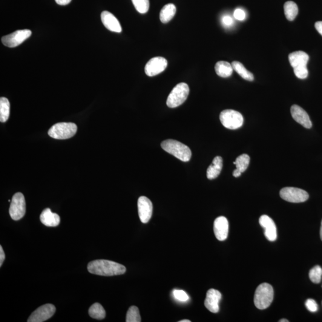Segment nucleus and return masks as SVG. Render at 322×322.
Wrapping results in <instances>:
<instances>
[{"label": "nucleus", "mask_w": 322, "mask_h": 322, "mask_svg": "<svg viewBox=\"0 0 322 322\" xmlns=\"http://www.w3.org/2000/svg\"><path fill=\"white\" fill-rule=\"evenodd\" d=\"M87 269L91 274L103 277L121 275L124 274L126 272L124 266L114 261L106 260L91 261L88 264Z\"/></svg>", "instance_id": "1"}, {"label": "nucleus", "mask_w": 322, "mask_h": 322, "mask_svg": "<svg viewBox=\"0 0 322 322\" xmlns=\"http://www.w3.org/2000/svg\"><path fill=\"white\" fill-rule=\"evenodd\" d=\"M161 147L165 152L173 155L183 162H188L191 160L192 157L191 149L188 146L177 140L169 139L163 141L161 143Z\"/></svg>", "instance_id": "2"}, {"label": "nucleus", "mask_w": 322, "mask_h": 322, "mask_svg": "<svg viewBox=\"0 0 322 322\" xmlns=\"http://www.w3.org/2000/svg\"><path fill=\"white\" fill-rule=\"evenodd\" d=\"M274 291L270 284L263 283L258 286L254 295V304L256 307L260 310L268 308L272 304Z\"/></svg>", "instance_id": "3"}, {"label": "nucleus", "mask_w": 322, "mask_h": 322, "mask_svg": "<svg viewBox=\"0 0 322 322\" xmlns=\"http://www.w3.org/2000/svg\"><path fill=\"white\" fill-rule=\"evenodd\" d=\"M77 131V126L73 122H59L48 130V134L53 139L64 140L73 137Z\"/></svg>", "instance_id": "4"}, {"label": "nucleus", "mask_w": 322, "mask_h": 322, "mask_svg": "<svg viewBox=\"0 0 322 322\" xmlns=\"http://www.w3.org/2000/svg\"><path fill=\"white\" fill-rule=\"evenodd\" d=\"M189 87L185 82L178 84L172 89L166 100V105L170 108H175L182 105L188 98L189 94Z\"/></svg>", "instance_id": "5"}, {"label": "nucleus", "mask_w": 322, "mask_h": 322, "mask_svg": "<svg viewBox=\"0 0 322 322\" xmlns=\"http://www.w3.org/2000/svg\"><path fill=\"white\" fill-rule=\"evenodd\" d=\"M220 120L224 127L230 130H237L242 126L243 118L240 112L227 109L221 112Z\"/></svg>", "instance_id": "6"}, {"label": "nucleus", "mask_w": 322, "mask_h": 322, "mask_svg": "<svg viewBox=\"0 0 322 322\" xmlns=\"http://www.w3.org/2000/svg\"><path fill=\"white\" fill-rule=\"evenodd\" d=\"M26 212V202L22 193H16L11 201L9 208L10 217L13 220H19L24 217Z\"/></svg>", "instance_id": "7"}, {"label": "nucleus", "mask_w": 322, "mask_h": 322, "mask_svg": "<svg viewBox=\"0 0 322 322\" xmlns=\"http://www.w3.org/2000/svg\"><path fill=\"white\" fill-rule=\"evenodd\" d=\"M280 196L284 201L292 203L304 202L309 198V194L306 191L292 187L281 189Z\"/></svg>", "instance_id": "8"}, {"label": "nucleus", "mask_w": 322, "mask_h": 322, "mask_svg": "<svg viewBox=\"0 0 322 322\" xmlns=\"http://www.w3.org/2000/svg\"><path fill=\"white\" fill-rule=\"evenodd\" d=\"M32 32L29 30H18L9 35L2 37L1 41L6 47L10 48L16 47L21 44L26 40L30 38Z\"/></svg>", "instance_id": "9"}, {"label": "nucleus", "mask_w": 322, "mask_h": 322, "mask_svg": "<svg viewBox=\"0 0 322 322\" xmlns=\"http://www.w3.org/2000/svg\"><path fill=\"white\" fill-rule=\"evenodd\" d=\"M56 312V307L53 304H47L39 307L30 316L28 322H42L47 321Z\"/></svg>", "instance_id": "10"}, {"label": "nucleus", "mask_w": 322, "mask_h": 322, "mask_svg": "<svg viewBox=\"0 0 322 322\" xmlns=\"http://www.w3.org/2000/svg\"><path fill=\"white\" fill-rule=\"evenodd\" d=\"M168 62L162 57H155L146 63L145 71L149 77H154L162 73L167 67Z\"/></svg>", "instance_id": "11"}, {"label": "nucleus", "mask_w": 322, "mask_h": 322, "mask_svg": "<svg viewBox=\"0 0 322 322\" xmlns=\"http://www.w3.org/2000/svg\"><path fill=\"white\" fill-rule=\"evenodd\" d=\"M137 205L140 221L144 224L148 223L152 217L153 211V205L151 201L147 197H141L138 200Z\"/></svg>", "instance_id": "12"}, {"label": "nucleus", "mask_w": 322, "mask_h": 322, "mask_svg": "<svg viewBox=\"0 0 322 322\" xmlns=\"http://www.w3.org/2000/svg\"><path fill=\"white\" fill-rule=\"evenodd\" d=\"M261 227L264 229V235L269 241L273 242L277 239V229L276 224L268 215H263L259 219Z\"/></svg>", "instance_id": "13"}, {"label": "nucleus", "mask_w": 322, "mask_h": 322, "mask_svg": "<svg viewBox=\"0 0 322 322\" xmlns=\"http://www.w3.org/2000/svg\"><path fill=\"white\" fill-rule=\"evenodd\" d=\"M221 297L222 295L217 290L214 289L208 290L204 303L206 308L212 313H217L219 312V303Z\"/></svg>", "instance_id": "14"}, {"label": "nucleus", "mask_w": 322, "mask_h": 322, "mask_svg": "<svg viewBox=\"0 0 322 322\" xmlns=\"http://www.w3.org/2000/svg\"><path fill=\"white\" fill-rule=\"evenodd\" d=\"M214 232L218 241H225L228 237L229 222L225 217H218L214 221Z\"/></svg>", "instance_id": "15"}, {"label": "nucleus", "mask_w": 322, "mask_h": 322, "mask_svg": "<svg viewBox=\"0 0 322 322\" xmlns=\"http://www.w3.org/2000/svg\"><path fill=\"white\" fill-rule=\"evenodd\" d=\"M293 119L306 128H311L312 123L308 114L304 109L298 105H293L291 108Z\"/></svg>", "instance_id": "16"}, {"label": "nucleus", "mask_w": 322, "mask_h": 322, "mask_svg": "<svg viewBox=\"0 0 322 322\" xmlns=\"http://www.w3.org/2000/svg\"><path fill=\"white\" fill-rule=\"evenodd\" d=\"M101 20L103 24L108 30L114 33H121V25L113 14L108 11H103L101 14Z\"/></svg>", "instance_id": "17"}, {"label": "nucleus", "mask_w": 322, "mask_h": 322, "mask_svg": "<svg viewBox=\"0 0 322 322\" xmlns=\"http://www.w3.org/2000/svg\"><path fill=\"white\" fill-rule=\"evenodd\" d=\"M309 60L308 54L303 51H295L289 55V61L293 68L307 67Z\"/></svg>", "instance_id": "18"}, {"label": "nucleus", "mask_w": 322, "mask_h": 322, "mask_svg": "<svg viewBox=\"0 0 322 322\" xmlns=\"http://www.w3.org/2000/svg\"><path fill=\"white\" fill-rule=\"evenodd\" d=\"M40 220L46 226L56 227L60 224V218L58 214L51 212L50 208H46L40 215Z\"/></svg>", "instance_id": "19"}, {"label": "nucleus", "mask_w": 322, "mask_h": 322, "mask_svg": "<svg viewBox=\"0 0 322 322\" xmlns=\"http://www.w3.org/2000/svg\"><path fill=\"white\" fill-rule=\"evenodd\" d=\"M223 168L222 158L217 156L214 158L206 171V176L209 180L216 179L220 175L221 169Z\"/></svg>", "instance_id": "20"}, {"label": "nucleus", "mask_w": 322, "mask_h": 322, "mask_svg": "<svg viewBox=\"0 0 322 322\" xmlns=\"http://www.w3.org/2000/svg\"><path fill=\"white\" fill-rule=\"evenodd\" d=\"M176 13V7L173 4H168L163 7L160 11V21L163 24H166L171 21Z\"/></svg>", "instance_id": "21"}, {"label": "nucleus", "mask_w": 322, "mask_h": 322, "mask_svg": "<svg viewBox=\"0 0 322 322\" xmlns=\"http://www.w3.org/2000/svg\"><path fill=\"white\" fill-rule=\"evenodd\" d=\"M215 70L218 76L228 78L232 76L234 68L231 63L225 61H220L215 65Z\"/></svg>", "instance_id": "22"}, {"label": "nucleus", "mask_w": 322, "mask_h": 322, "mask_svg": "<svg viewBox=\"0 0 322 322\" xmlns=\"http://www.w3.org/2000/svg\"><path fill=\"white\" fill-rule=\"evenodd\" d=\"M284 11L286 18L289 21H293L298 13V8L295 2L289 1L284 4Z\"/></svg>", "instance_id": "23"}, {"label": "nucleus", "mask_w": 322, "mask_h": 322, "mask_svg": "<svg viewBox=\"0 0 322 322\" xmlns=\"http://www.w3.org/2000/svg\"><path fill=\"white\" fill-rule=\"evenodd\" d=\"M232 65L233 68H234V70L237 72L242 79L249 80V81H252L254 80L253 74L247 70L241 63L238 61H234L232 62Z\"/></svg>", "instance_id": "24"}, {"label": "nucleus", "mask_w": 322, "mask_h": 322, "mask_svg": "<svg viewBox=\"0 0 322 322\" xmlns=\"http://www.w3.org/2000/svg\"><path fill=\"white\" fill-rule=\"evenodd\" d=\"M90 317L97 320H102L106 317V312L101 304L94 303L90 307L88 310Z\"/></svg>", "instance_id": "25"}, {"label": "nucleus", "mask_w": 322, "mask_h": 322, "mask_svg": "<svg viewBox=\"0 0 322 322\" xmlns=\"http://www.w3.org/2000/svg\"><path fill=\"white\" fill-rule=\"evenodd\" d=\"M10 105L8 100L5 97L0 99V121L6 122L10 116Z\"/></svg>", "instance_id": "26"}, {"label": "nucleus", "mask_w": 322, "mask_h": 322, "mask_svg": "<svg viewBox=\"0 0 322 322\" xmlns=\"http://www.w3.org/2000/svg\"><path fill=\"white\" fill-rule=\"evenodd\" d=\"M250 161V158L248 155L243 154L240 155L236 160L234 162V164L238 170L240 171L242 173L245 172L246 169L248 168Z\"/></svg>", "instance_id": "27"}, {"label": "nucleus", "mask_w": 322, "mask_h": 322, "mask_svg": "<svg viewBox=\"0 0 322 322\" xmlns=\"http://www.w3.org/2000/svg\"><path fill=\"white\" fill-rule=\"evenodd\" d=\"M141 317L139 310L136 306H131L129 308L126 313V322H140Z\"/></svg>", "instance_id": "28"}, {"label": "nucleus", "mask_w": 322, "mask_h": 322, "mask_svg": "<svg viewBox=\"0 0 322 322\" xmlns=\"http://www.w3.org/2000/svg\"><path fill=\"white\" fill-rule=\"evenodd\" d=\"M322 277V269L321 266H316L310 270L309 278L312 282L319 283L321 282Z\"/></svg>", "instance_id": "29"}, {"label": "nucleus", "mask_w": 322, "mask_h": 322, "mask_svg": "<svg viewBox=\"0 0 322 322\" xmlns=\"http://www.w3.org/2000/svg\"><path fill=\"white\" fill-rule=\"evenodd\" d=\"M133 4L138 12L145 14L149 9V0H132Z\"/></svg>", "instance_id": "30"}, {"label": "nucleus", "mask_w": 322, "mask_h": 322, "mask_svg": "<svg viewBox=\"0 0 322 322\" xmlns=\"http://www.w3.org/2000/svg\"><path fill=\"white\" fill-rule=\"evenodd\" d=\"M295 76L300 79H306L308 77L309 71L307 67H298L294 68Z\"/></svg>", "instance_id": "31"}, {"label": "nucleus", "mask_w": 322, "mask_h": 322, "mask_svg": "<svg viewBox=\"0 0 322 322\" xmlns=\"http://www.w3.org/2000/svg\"><path fill=\"white\" fill-rule=\"evenodd\" d=\"M173 295L177 300L181 302L188 301L189 299V295L187 293L182 290H174Z\"/></svg>", "instance_id": "32"}, {"label": "nucleus", "mask_w": 322, "mask_h": 322, "mask_svg": "<svg viewBox=\"0 0 322 322\" xmlns=\"http://www.w3.org/2000/svg\"><path fill=\"white\" fill-rule=\"evenodd\" d=\"M306 307L309 311L315 313L318 310V305L313 299H308L306 302Z\"/></svg>", "instance_id": "33"}, {"label": "nucleus", "mask_w": 322, "mask_h": 322, "mask_svg": "<svg viewBox=\"0 0 322 322\" xmlns=\"http://www.w3.org/2000/svg\"><path fill=\"white\" fill-rule=\"evenodd\" d=\"M234 18L238 21H242L246 18V13L244 10L241 8H237L234 11Z\"/></svg>", "instance_id": "34"}, {"label": "nucleus", "mask_w": 322, "mask_h": 322, "mask_svg": "<svg viewBox=\"0 0 322 322\" xmlns=\"http://www.w3.org/2000/svg\"><path fill=\"white\" fill-rule=\"evenodd\" d=\"M234 21L230 16H224L222 18V24L226 27H231L234 24Z\"/></svg>", "instance_id": "35"}, {"label": "nucleus", "mask_w": 322, "mask_h": 322, "mask_svg": "<svg viewBox=\"0 0 322 322\" xmlns=\"http://www.w3.org/2000/svg\"><path fill=\"white\" fill-rule=\"evenodd\" d=\"M5 254L2 246H0V266H2L5 260Z\"/></svg>", "instance_id": "36"}, {"label": "nucleus", "mask_w": 322, "mask_h": 322, "mask_svg": "<svg viewBox=\"0 0 322 322\" xmlns=\"http://www.w3.org/2000/svg\"><path fill=\"white\" fill-rule=\"evenodd\" d=\"M315 28L318 33L322 36V21H319L316 23Z\"/></svg>", "instance_id": "37"}, {"label": "nucleus", "mask_w": 322, "mask_h": 322, "mask_svg": "<svg viewBox=\"0 0 322 322\" xmlns=\"http://www.w3.org/2000/svg\"><path fill=\"white\" fill-rule=\"evenodd\" d=\"M72 0H55L56 3L60 5H66L70 3Z\"/></svg>", "instance_id": "38"}, {"label": "nucleus", "mask_w": 322, "mask_h": 322, "mask_svg": "<svg viewBox=\"0 0 322 322\" xmlns=\"http://www.w3.org/2000/svg\"><path fill=\"white\" fill-rule=\"evenodd\" d=\"M241 174L242 172L238 170L237 169H236L234 171V173H233V175H234V176L235 177H239L241 176Z\"/></svg>", "instance_id": "39"}, {"label": "nucleus", "mask_w": 322, "mask_h": 322, "mask_svg": "<svg viewBox=\"0 0 322 322\" xmlns=\"http://www.w3.org/2000/svg\"><path fill=\"white\" fill-rule=\"evenodd\" d=\"M320 234H321V240L322 241V223H321V228Z\"/></svg>", "instance_id": "40"}, {"label": "nucleus", "mask_w": 322, "mask_h": 322, "mask_svg": "<svg viewBox=\"0 0 322 322\" xmlns=\"http://www.w3.org/2000/svg\"><path fill=\"white\" fill-rule=\"evenodd\" d=\"M280 322H288L289 321L286 320V319H281V320L280 321Z\"/></svg>", "instance_id": "41"}, {"label": "nucleus", "mask_w": 322, "mask_h": 322, "mask_svg": "<svg viewBox=\"0 0 322 322\" xmlns=\"http://www.w3.org/2000/svg\"><path fill=\"white\" fill-rule=\"evenodd\" d=\"M179 322H191V321H189V320H187V319H185V320H182V321H180Z\"/></svg>", "instance_id": "42"}]
</instances>
